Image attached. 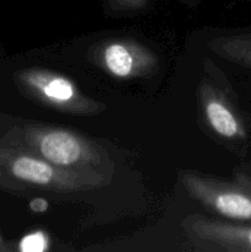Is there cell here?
I'll return each instance as SVG.
<instances>
[{
	"label": "cell",
	"instance_id": "1",
	"mask_svg": "<svg viewBox=\"0 0 251 252\" xmlns=\"http://www.w3.org/2000/svg\"><path fill=\"white\" fill-rule=\"evenodd\" d=\"M0 142L27 150L61 169L112 177L113 164L107 152L94 140L66 128L41 123L16 125Z\"/></svg>",
	"mask_w": 251,
	"mask_h": 252
},
{
	"label": "cell",
	"instance_id": "2",
	"mask_svg": "<svg viewBox=\"0 0 251 252\" xmlns=\"http://www.w3.org/2000/svg\"><path fill=\"white\" fill-rule=\"evenodd\" d=\"M110 181L97 172L61 169L27 150L0 142V189L5 191L78 193L100 189Z\"/></svg>",
	"mask_w": 251,
	"mask_h": 252
},
{
	"label": "cell",
	"instance_id": "3",
	"mask_svg": "<svg viewBox=\"0 0 251 252\" xmlns=\"http://www.w3.org/2000/svg\"><path fill=\"white\" fill-rule=\"evenodd\" d=\"M14 80L26 97L54 111L94 116L106 110L105 103L86 96L70 78L49 69H20L14 74Z\"/></svg>",
	"mask_w": 251,
	"mask_h": 252
},
{
	"label": "cell",
	"instance_id": "4",
	"mask_svg": "<svg viewBox=\"0 0 251 252\" xmlns=\"http://www.w3.org/2000/svg\"><path fill=\"white\" fill-rule=\"evenodd\" d=\"M179 180L188 196L208 211L234 221L251 223V176L239 172L231 180L181 171Z\"/></svg>",
	"mask_w": 251,
	"mask_h": 252
},
{
	"label": "cell",
	"instance_id": "5",
	"mask_svg": "<svg viewBox=\"0 0 251 252\" xmlns=\"http://www.w3.org/2000/svg\"><path fill=\"white\" fill-rule=\"evenodd\" d=\"M88 59L118 80L150 76L159 66L157 54L132 38L102 39L89 49Z\"/></svg>",
	"mask_w": 251,
	"mask_h": 252
},
{
	"label": "cell",
	"instance_id": "6",
	"mask_svg": "<svg viewBox=\"0 0 251 252\" xmlns=\"http://www.w3.org/2000/svg\"><path fill=\"white\" fill-rule=\"evenodd\" d=\"M185 235L201 251L251 252V223L192 214L182 221Z\"/></svg>",
	"mask_w": 251,
	"mask_h": 252
},
{
	"label": "cell",
	"instance_id": "7",
	"mask_svg": "<svg viewBox=\"0 0 251 252\" xmlns=\"http://www.w3.org/2000/svg\"><path fill=\"white\" fill-rule=\"evenodd\" d=\"M198 102L202 120L212 134L228 144L241 145L248 142V127L238 107L207 78L199 81Z\"/></svg>",
	"mask_w": 251,
	"mask_h": 252
},
{
	"label": "cell",
	"instance_id": "8",
	"mask_svg": "<svg viewBox=\"0 0 251 252\" xmlns=\"http://www.w3.org/2000/svg\"><path fill=\"white\" fill-rule=\"evenodd\" d=\"M208 48L225 61L251 69V32L211 39Z\"/></svg>",
	"mask_w": 251,
	"mask_h": 252
},
{
	"label": "cell",
	"instance_id": "9",
	"mask_svg": "<svg viewBox=\"0 0 251 252\" xmlns=\"http://www.w3.org/2000/svg\"><path fill=\"white\" fill-rule=\"evenodd\" d=\"M49 241L48 238L42 231H33V233L29 234L25 236L21 241L19 243L20 251H46L48 249Z\"/></svg>",
	"mask_w": 251,
	"mask_h": 252
},
{
	"label": "cell",
	"instance_id": "10",
	"mask_svg": "<svg viewBox=\"0 0 251 252\" xmlns=\"http://www.w3.org/2000/svg\"><path fill=\"white\" fill-rule=\"evenodd\" d=\"M148 0H108V4L116 11H135L147 4Z\"/></svg>",
	"mask_w": 251,
	"mask_h": 252
},
{
	"label": "cell",
	"instance_id": "11",
	"mask_svg": "<svg viewBox=\"0 0 251 252\" xmlns=\"http://www.w3.org/2000/svg\"><path fill=\"white\" fill-rule=\"evenodd\" d=\"M30 207H31V209L33 212L42 213V212H44L47 208H48V204H47V202L44 201V199L34 198V199H32L31 203H30Z\"/></svg>",
	"mask_w": 251,
	"mask_h": 252
},
{
	"label": "cell",
	"instance_id": "12",
	"mask_svg": "<svg viewBox=\"0 0 251 252\" xmlns=\"http://www.w3.org/2000/svg\"><path fill=\"white\" fill-rule=\"evenodd\" d=\"M11 250H14V248L10 245V243H7V241L2 238L1 233H0V252H9Z\"/></svg>",
	"mask_w": 251,
	"mask_h": 252
}]
</instances>
